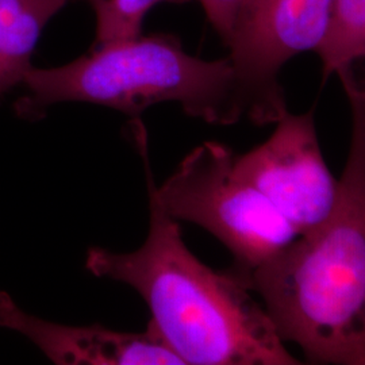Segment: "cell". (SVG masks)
<instances>
[{"label": "cell", "mask_w": 365, "mask_h": 365, "mask_svg": "<svg viewBox=\"0 0 365 365\" xmlns=\"http://www.w3.org/2000/svg\"><path fill=\"white\" fill-rule=\"evenodd\" d=\"M96 19V37L92 48L137 38L143 33L145 16L160 3L188 0H86Z\"/></svg>", "instance_id": "10"}, {"label": "cell", "mask_w": 365, "mask_h": 365, "mask_svg": "<svg viewBox=\"0 0 365 365\" xmlns=\"http://www.w3.org/2000/svg\"><path fill=\"white\" fill-rule=\"evenodd\" d=\"M148 194L143 247L129 253L91 248L87 271L134 288L152 314L149 325L184 364H302L247 283L230 269L218 272L199 260L149 182Z\"/></svg>", "instance_id": "2"}, {"label": "cell", "mask_w": 365, "mask_h": 365, "mask_svg": "<svg viewBox=\"0 0 365 365\" xmlns=\"http://www.w3.org/2000/svg\"><path fill=\"white\" fill-rule=\"evenodd\" d=\"M209 19L211 26L221 37L223 45L230 38L237 16L245 0H197Z\"/></svg>", "instance_id": "11"}, {"label": "cell", "mask_w": 365, "mask_h": 365, "mask_svg": "<svg viewBox=\"0 0 365 365\" xmlns=\"http://www.w3.org/2000/svg\"><path fill=\"white\" fill-rule=\"evenodd\" d=\"M361 83H363V84H364V87H365V81H361Z\"/></svg>", "instance_id": "12"}, {"label": "cell", "mask_w": 365, "mask_h": 365, "mask_svg": "<svg viewBox=\"0 0 365 365\" xmlns=\"http://www.w3.org/2000/svg\"><path fill=\"white\" fill-rule=\"evenodd\" d=\"M235 170L252 182L298 235L327 220L339 195V179L322 153L314 110L288 111L267 141L235 156Z\"/></svg>", "instance_id": "6"}, {"label": "cell", "mask_w": 365, "mask_h": 365, "mask_svg": "<svg viewBox=\"0 0 365 365\" xmlns=\"http://www.w3.org/2000/svg\"><path fill=\"white\" fill-rule=\"evenodd\" d=\"M0 327L26 337L54 364H184L150 325L141 333H125L98 325L54 324L26 313L4 291H0Z\"/></svg>", "instance_id": "7"}, {"label": "cell", "mask_w": 365, "mask_h": 365, "mask_svg": "<svg viewBox=\"0 0 365 365\" xmlns=\"http://www.w3.org/2000/svg\"><path fill=\"white\" fill-rule=\"evenodd\" d=\"M315 53L325 78L365 60V0L334 1L327 38Z\"/></svg>", "instance_id": "9"}, {"label": "cell", "mask_w": 365, "mask_h": 365, "mask_svg": "<svg viewBox=\"0 0 365 365\" xmlns=\"http://www.w3.org/2000/svg\"><path fill=\"white\" fill-rule=\"evenodd\" d=\"M26 92L14 103L16 117L39 120L53 106H105L140 122L152 106L178 103L190 117L211 125H235L248 118L229 57L191 56L172 34H153L91 48L66 66L31 68Z\"/></svg>", "instance_id": "3"}, {"label": "cell", "mask_w": 365, "mask_h": 365, "mask_svg": "<svg viewBox=\"0 0 365 365\" xmlns=\"http://www.w3.org/2000/svg\"><path fill=\"white\" fill-rule=\"evenodd\" d=\"M134 137L161 206L173 220L195 223L214 235L232 253L235 264L229 269L241 279L298 237L271 202L237 172V155L226 145L196 146L156 187L143 126L134 129Z\"/></svg>", "instance_id": "4"}, {"label": "cell", "mask_w": 365, "mask_h": 365, "mask_svg": "<svg viewBox=\"0 0 365 365\" xmlns=\"http://www.w3.org/2000/svg\"><path fill=\"white\" fill-rule=\"evenodd\" d=\"M336 0H245L226 48L248 119L264 126L287 114L280 72L327 38Z\"/></svg>", "instance_id": "5"}, {"label": "cell", "mask_w": 365, "mask_h": 365, "mask_svg": "<svg viewBox=\"0 0 365 365\" xmlns=\"http://www.w3.org/2000/svg\"><path fill=\"white\" fill-rule=\"evenodd\" d=\"M337 76L352 135L336 205L242 280L307 363L365 365V87L352 69Z\"/></svg>", "instance_id": "1"}, {"label": "cell", "mask_w": 365, "mask_h": 365, "mask_svg": "<svg viewBox=\"0 0 365 365\" xmlns=\"http://www.w3.org/2000/svg\"><path fill=\"white\" fill-rule=\"evenodd\" d=\"M68 1L0 0V102L24 84L43 29Z\"/></svg>", "instance_id": "8"}]
</instances>
